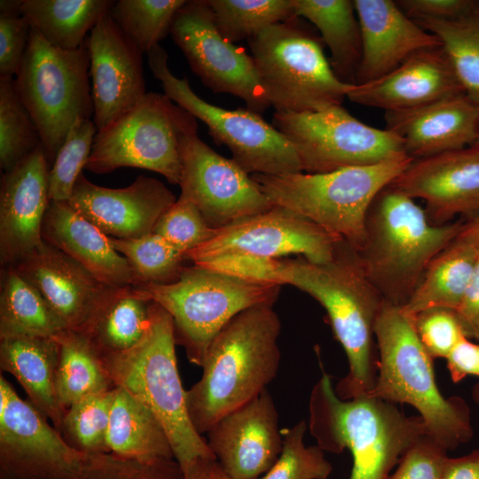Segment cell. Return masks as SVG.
<instances>
[{"label": "cell", "instance_id": "obj_36", "mask_svg": "<svg viewBox=\"0 0 479 479\" xmlns=\"http://www.w3.org/2000/svg\"><path fill=\"white\" fill-rule=\"evenodd\" d=\"M436 35L450 61L465 96L479 106V4L452 20L416 19Z\"/></svg>", "mask_w": 479, "mask_h": 479}, {"label": "cell", "instance_id": "obj_57", "mask_svg": "<svg viewBox=\"0 0 479 479\" xmlns=\"http://www.w3.org/2000/svg\"><path fill=\"white\" fill-rule=\"evenodd\" d=\"M470 147L479 153V129H478L477 137L475 143Z\"/></svg>", "mask_w": 479, "mask_h": 479}, {"label": "cell", "instance_id": "obj_48", "mask_svg": "<svg viewBox=\"0 0 479 479\" xmlns=\"http://www.w3.org/2000/svg\"><path fill=\"white\" fill-rule=\"evenodd\" d=\"M31 26L22 15L0 14V77H13L23 62Z\"/></svg>", "mask_w": 479, "mask_h": 479}, {"label": "cell", "instance_id": "obj_51", "mask_svg": "<svg viewBox=\"0 0 479 479\" xmlns=\"http://www.w3.org/2000/svg\"><path fill=\"white\" fill-rule=\"evenodd\" d=\"M446 359L453 382L457 383L467 376L479 377V343L466 338L455 347Z\"/></svg>", "mask_w": 479, "mask_h": 479}, {"label": "cell", "instance_id": "obj_16", "mask_svg": "<svg viewBox=\"0 0 479 479\" xmlns=\"http://www.w3.org/2000/svg\"><path fill=\"white\" fill-rule=\"evenodd\" d=\"M343 241L297 213L274 206L217 230L212 239L187 253L185 260L195 263L231 255L265 258L301 255L311 263H325L334 259Z\"/></svg>", "mask_w": 479, "mask_h": 479}, {"label": "cell", "instance_id": "obj_26", "mask_svg": "<svg viewBox=\"0 0 479 479\" xmlns=\"http://www.w3.org/2000/svg\"><path fill=\"white\" fill-rule=\"evenodd\" d=\"M362 37V58L355 83L378 79L412 54L441 45L438 38L392 0H354Z\"/></svg>", "mask_w": 479, "mask_h": 479}, {"label": "cell", "instance_id": "obj_6", "mask_svg": "<svg viewBox=\"0 0 479 479\" xmlns=\"http://www.w3.org/2000/svg\"><path fill=\"white\" fill-rule=\"evenodd\" d=\"M150 315L149 328L135 346L121 352L98 353L114 387L127 390L158 418L185 473L197 459L216 457L188 413L186 390L176 357L173 319L153 301Z\"/></svg>", "mask_w": 479, "mask_h": 479}, {"label": "cell", "instance_id": "obj_29", "mask_svg": "<svg viewBox=\"0 0 479 479\" xmlns=\"http://www.w3.org/2000/svg\"><path fill=\"white\" fill-rule=\"evenodd\" d=\"M109 453L144 462L175 459L161 423L143 402L114 387L107 430Z\"/></svg>", "mask_w": 479, "mask_h": 479}, {"label": "cell", "instance_id": "obj_12", "mask_svg": "<svg viewBox=\"0 0 479 479\" xmlns=\"http://www.w3.org/2000/svg\"><path fill=\"white\" fill-rule=\"evenodd\" d=\"M153 76L163 94L203 122L214 140L224 145L247 173L279 175L302 172L299 157L289 141L259 113L250 109H225L200 98L186 78H178L169 68L168 53L159 45L147 53Z\"/></svg>", "mask_w": 479, "mask_h": 479}, {"label": "cell", "instance_id": "obj_54", "mask_svg": "<svg viewBox=\"0 0 479 479\" xmlns=\"http://www.w3.org/2000/svg\"><path fill=\"white\" fill-rule=\"evenodd\" d=\"M454 241L467 245L479 251V214L463 223Z\"/></svg>", "mask_w": 479, "mask_h": 479}, {"label": "cell", "instance_id": "obj_58", "mask_svg": "<svg viewBox=\"0 0 479 479\" xmlns=\"http://www.w3.org/2000/svg\"><path fill=\"white\" fill-rule=\"evenodd\" d=\"M478 4H479V2H478Z\"/></svg>", "mask_w": 479, "mask_h": 479}, {"label": "cell", "instance_id": "obj_4", "mask_svg": "<svg viewBox=\"0 0 479 479\" xmlns=\"http://www.w3.org/2000/svg\"><path fill=\"white\" fill-rule=\"evenodd\" d=\"M463 223L434 224L413 198L389 185L372 203L364 243L355 251L384 302L403 306L431 262L454 241Z\"/></svg>", "mask_w": 479, "mask_h": 479}, {"label": "cell", "instance_id": "obj_40", "mask_svg": "<svg viewBox=\"0 0 479 479\" xmlns=\"http://www.w3.org/2000/svg\"><path fill=\"white\" fill-rule=\"evenodd\" d=\"M38 130L22 104L13 77H0V165L10 170L41 145Z\"/></svg>", "mask_w": 479, "mask_h": 479}, {"label": "cell", "instance_id": "obj_47", "mask_svg": "<svg viewBox=\"0 0 479 479\" xmlns=\"http://www.w3.org/2000/svg\"><path fill=\"white\" fill-rule=\"evenodd\" d=\"M447 450L426 436L402 457L389 479H442Z\"/></svg>", "mask_w": 479, "mask_h": 479}, {"label": "cell", "instance_id": "obj_24", "mask_svg": "<svg viewBox=\"0 0 479 479\" xmlns=\"http://www.w3.org/2000/svg\"><path fill=\"white\" fill-rule=\"evenodd\" d=\"M464 94L442 45L420 51L387 75L354 83L347 98L384 112L404 111Z\"/></svg>", "mask_w": 479, "mask_h": 479}, {"label": "cell", "instance_id": "obj_14", "mask_svg": "<svg viewBox=\"0 0 479 479\" xmlns=\"http://www.w3.org/2000/svg\"><path fill=\"white\" fill-rule=\"evenodd\" d=\"M88 456L0 376V479H75Z\"/></svg>", "mask_w": 479, "mask_h": 479}, {"label": "cell", "instance_id": "obj_8", "mask_svg": "<svg viewBox=\"0 0 479 479\" xmlns=\"http://www.w3.org/2000/svg\"><path fill=\"white\" fill-rule=\"evenodd\" d=\"M171 316L176 343L188 360L200 366L216 334L239 313L273 304L280 286L258 283L193 264L179 279L165 285L137 286Z\"/></svg>", "mask_w": 479, "mask_h": 479}, {"label": "cell", "instance_id": "obj_18", "mask_svg": "<svg viewBox=\"0 0 479 479\" xmlns=\"http://www.w3.org/2000/svg\"><path fill=\"white\" fill-rule=\"evenodd\" d=\"M86 43L93 122L98 131L130 110L147 93L143 52L124 35L110 12L94 26Z\"/></svg>", "mask_w": 479, "mask_h": 479}, {"label": "cell", "instance_id": "obj_25", "mask_svg": "<svg viewBox=\"0 0 479 479\" xmlns=\"http://www.w3.org/2000/svg\"><path fill=\"white\" fill-rule=\"evenodd\" d=\"M386 130L403 142L412 160L470 147L479 129V106L465 94L404 110L385 112Z\"/></svg>", "mask_w": 479, "mask_h": 479}, {"label": "cell", "instance_id": "obj_23", "mask_svg": "<svg viewBox=\"0 0 479 479\" xmlns=\"http://www.w3.org/2000/svg\"><path fill=\"white\" fill-rule=\"evenodd\" d=\"M50 165L39 145L1 177L0 262L11 266L42 242L43 219L51 202Z\"/></svg>", "mask_w": 479, "mask_h": 479}, {"label": "cell", "instance_id": "obj_38", "mask_svg": "<svg viewBox=\"0 0 479 479\" xmlns=\"http://www.w3.org/2000/svg\"><path fill=\"white\" fill-rule=\"evenodd\" d=\"M186 0H118L110 15L124 35L147 53L170 34L174 18Z\"/></svg>", "mask_w": 479, "mask_h": 479}, {"label": "cell", "instance_id": "obj_5", "mask_svg": "<svg viewBox=\"0 0 479 479\" xmlns=\"http://www.w3.org/2000/svg\"><path fill=\"white\" fill-rule=\"evenodd\" d=\"M374 337L378 373L369 395L414 407L428 436L447 451L469 441L474 434L469 407L463 398L444 397L439 391L433 358L416 333L412 316L402 306L384 302Z\"/></svg>", "mask_w": 479, "mask_h": 479}, {"label": "cell", "instance_id": "obj_44", "mask_svg": "<svg viewBox=\"0 0 479 479\" xmlns=\"http://www.w3.org/2000/svg\"><path fill=\"white\" fill-rule=\"evenodd\" d=\"M75 479H185L175 459L144 462L113 453L89 455Z\"/></svg>", "mask_w": 479, "mask_h": 479}, {"label": "cell", "instance_id": "obj_55", "mask_svg": "<svg viewBox=\"0 0 479 479\" xmlns=\"http://www.w3.org/2000/svg\"><path fill=\"white\" fill-rule=\"evenodd\" d=\"M23 0H1L0 14L4 15H22L21 8Z\"/></svg>", "mask_w": 479, "mask_h": 479}, {"label": "cell", "instance_id": "obj_52", "mask_svg": "<svg viewBox=\"0 0 479 479\" xmlns=\"http://www.w3.org/2000/svg\"><path fill=\"white\" fill-rule=\"evenodd\" d=\"M442 479H479V450L458 458L448 457Z\"/></svg>", "mask_w": 479, "mask_h": 479}, {"label": "cell", "instance_id": "obj_32", "mask_svg": "<svg viewBox=\"0 0 479 479\" xmlns=\"http://www.w3.org/2000/svg\"><path fill=\"white\" fill-rule=\"evenodd\" d=\"M112 0H23L21 14L52 46L75 51L86 34L108 14Z\"/></svg>", "mask_w": 479, "mask_h": 479}, {"label": "cell", "instance_id": "obj_39", "mask_svg": "<svg viewBox=\"0 0 479 479\" xmlns=\"http://www.w3.org/2000/svg\"><path fill=\"white\" fill-rule=\"evenodd\" d=\"M110 240L132 267L137 286L175 282L185 268V254L155 232L130 240L110 237Z\"/></svg>", "mask_w": 479, "mask_h": 479}, {"label": "cell", "instance_id": "obj_37", "mask_svg": "<svg viewBox=\"0 0 479 479\" xmlns=\"http://www.w3.org/2000/svg\"><path fill=\"white\" fill-rule=\"evenodd\" d=\"M216 25L229 42L249 40L263 29L294 18L293 0H207Z\"/></svg>", "mask_w": 479, "mask_h": 479}, {"label": "cell", "instance_id": "obj_17", "mask_svg": "<svg viewBox=\"0 0 479 479\" xmlns=\"http://www.w3.org/2000/svg\"><path fill=\"white\" fill-rule=\"evenodd\" d=\"M181 161L179 197L192 201L214 229H223L275 206L251 175L234 160L214 151L197 132L185 137Z\"/></svg>", "mask_w": 479, "mask_h": 479}, {"label": "cell", "instance_id": "obj_35", "mask_svg": "<svg viewBox=\"0 0 479 479\" xmlns=\"http://www.w3.org/2000/svg\"><path fill=\"white\" fill-rule=\"evenodd\" d=\"M54 338L59 344L56 391L65 412L85 397L114 388L98 349L85 334L64 330Z\"/></svg>", "mask_w": 479, "mask_h": 479}, {"label": "cell", "instance_id": "obj_50", "mask_svg": "<svg viewBox=\"0 0 479 479\" xmlns=\"http://www.w3.org/2000/svg\"><path fill=\"white\" fill-rule=\"evenodd\" d=\"M465 336L479 341V255L469 283L455 310Z\"/></svg>", "mask_w": 479, "mask_h": 479}, {"label": "cell", "instance_id": "obj_2", "mask_svg": "<svg viewBox=\"0 0 479 479\" xmlns=\"http://www.w3.org/2000/svg\"><path fill=\"white\" fill-rule=\"evenodd\" d=\"M280 331L273 304H261L236 315L213 339L201 377L186 390L188 413L200 435L267 389L279 366Z\"/></svg>", "mask_w": 479, "mask_h": 479}, {"label": "cell", "instance_id": "obj_31", "mask_svg": "<svg viewBox=\"0 0 479 479\" xmlns=\"http://www.w3.org/2000/svg\"><path fill=\"white\" fill-rule=\"evenodd\" d=\"M151 302L137 286L114 287L83 334L98 352L127 350L148 330Z\"/></svg>", "mask_w": 479, "mask_h": 479}, {"label": "cell", "instance_id": "obj_28", "mask_svg": "<svg viewBox=\"0 0 479 479\" xmlns=\"http://www.w3.org/2000/svg\"><path fill=\"white\" fill-rule=\"evenodd\" d=\"M59 344L54 337L0 339V367L21 385L28 401L60 432L65 410L56 391Z\"/></svg>", "mask_w": 479, "mask_h": 479}, {"label": "cell", "instance_id": "obj_49", "mask_svg": "<svg viewBox=\"0 0 479 479\" xmlns=\"http://www.w3.org/2000/svg\"><path fill=\"white\" fill-rule=\"evenodd\" d=\"M398 6L410 18L452 20L472 10L477 2L470 0H398Z\"/></svg>", "mask_w": 479, "mask_h": 479}, {"label": "cell", "instance_id": "obj_1", "mask_svg": "<svg viewBox=\"0 0 479 479\" xmlns=\"http://www.w3.org/2000/svg\"><path fill=\"white\" fill-rule=\"evenodd\" d=\"M267 283L291 285L323 306L349 362L347 375L334 389L336 395L343 400L369 395L378 373L374 326L385 302L366 277L354 248L344 240L334 259L325 263L304 257L273 258Z\"/></svg>", "mask_w": 479, "mask_h": 479}, {"label": "cell", "instance_id": "obj_43", "mask_svg": "<svg viewBox=\"0 0 479 479\" xmlns=\"http://www.w3.org/2000/svg\"><path fill=\"white\" fill-rule=\"evenodd\" d=\"M305 420L281 430L283 446L273 466L256 479H327L333 467L318 445L306 446Z\"/></svg>", "mask_w": 479, "mask_h": 479}, {"label": "cell", "instance_id": "obj_11", "mask_svg": "<svg viewBox=\"0 0 479 479\" xmlns=\"http://www.w3.org/2000/svg\"><path fill=\"white\" fill-rule=\"evenodd\" d=\"M197 129L196 119L166 95L147 92L97 132L85 169L106 174L122 167L144 169L179 185L183 143Z\"/></svg>", "mask_w": 479, "mask_h": 479}, {"label": "cell", "instance_id": "obj_19", "mask_svg": "<svg viewBox=\"0 0 479 479\" xmlns=\"http://www.w3.org/2000/svg\"><path fill=\"white\" fill-rule=\"evenodd\" d=\"M206 436L216 461L232 479L263 475L283 446L277 408L267 389L220 419Z\"/></svg>", "mask_w": 479, "mask_h": 479}, {"label": "cell", "instance_id": "obj_46", "mask_svg": "<svg viewBox=\"0 0 479 479\" xmlns=\"http://www.w3.org/2000/svg\"><path fill=\"white\" fill-rule=\"evenodd\" d=\"M412 319L416 333L432 358H447L455 347L467 338L454 310L428 309L413 315Z\"/></svg>", "mask_w": 479, "mask_h": 479}, {"label": "cell", "instance_id": "obj_53", "mask_svg": "<svg viewBox=\"0 0 479 479\" xmlns=\"http://www.w3.org/2000/svg\"><path fill=\"white\" fill-rule=\"evenodd\" d=\"M185 479H232L216 459H199L184 473Z\"/></svg>", "mask_w": 479, "mask_h": 479}, {"label": "cell", "instance_id": "obj_13", "mask_svg": "<svg viewBox=\"0 0 479 479\" xmlns=\"http://www.w3.org/2000/svg\"><path fill=\"white\" fill-rule=\"evenodd\" d=\"M272 125L292 145L305 173L408 157L396 134L358 121L342 105L314 112L275 111Z\"/></svg>", "mask_w": 479, "mask_h": 479}, {"label": "cell", "instance_id": "obj_56", "mask_svg": "<svg viewBox=\"0 0 479 479\" xmlns=\"http://www.w3.org/2000/svg\"><path fill=\"white\" fill-rule=\"evenodd\" d=\"M472 398L477 404H479V381L473 387Z\"/></svg>", "mask_w": 479, "mask_h": 479}, {"label": "cell", "instance_id": "obj_27", "mask_svg": "<svg viewBox=\"0 0 479 479\" xmlns=\"http://www.w3.org/2000/svg\"><path fill=\"white\" fill-rule=\"evenodd\" d=\"M42 237L101 282L114 287L137 285L132 267L113 247L110 237L80 215L68 201L51 200Z\"/></svg>", "mask_w": 479, "mask_h": 479}, {"label": "cell", "instance_id": "obj_10", "mask_svg": "<svg viewBox=\"0 0 479 479\" xmlns=\"http://www.w3.org/2000/svg\"><path fill=\"white\" fill-rule=\"evenodd\" d=\"M89 75L86 40L77 50L65 51L31 27L15 87L38 130L50 167L75 121L93 114Z\"/></svg>", "mask_w": 479, "mask_h": 479}, {"label": "cell", "instance_id": "obj_42", "mask_svg": "<svg viewBox=\"0 0 479 479\" xmlns=\"http://www.w3.org/2000/svg\"><path fill=\"white\" fill-rule=\"evenodd\" d=\"M97 132L93 120L79 118L75 121L49 170L51 200H70L90 158Z\"/></svg>", "mask_w": 479, "mask_h": 479}, {"label": "cell", "instance_id": "obj_30", "mask_svg": "<svg viewBox=\"0 0 479 479\" xmlns=\"http://www.w3.org/2000/svg\"><path fill=\"white\" fill-rule=\"evenodd\" d=\"M293 5L295 17L308 20L320 32L337 77L354 84L362 58V37L353 1L293 0Z\"/></svg>", "mask_w": 479, "mask_h": 479}, {"label": "cell", "instance_id": "obj_15", "mask_svg": "<svg viewBox=\"0 0 479 479\" xmlns=\"http://www.w3.org/2000/svg\"><path fill=\"white\" fill-rule=\"evenodd\" d=\"M170 35L206 87L241 98L256 113L271 106L251 55L221 35L207 0L186 1Z\"/></svg>", "mask_w": 479, "mask_h": 479}, {"label": "cell", "instance_id": "obj_9", "mask_svg": "<svg viewBox=\"0 0 479 479\" xmlns=\"http://www.w3.org/2000/svg\"><path fill=\"white\" fill-rule=\"evenodd\" d=\"M298 19L272 25L247 41L270 105L292 113L342 105L353 84L337 77L320 40Z\"/></svg>", "mask_w": 479, "mask_h": 479}, {"label": "cell", "instance_id": "obj_45", "mask_svg": "<svg viewBox=\"0 0 479 479\" xmlns=\"http://www.w3.org/2000/svg\"><path fill=\"white\" fill-rule=\"evenodd\" d=\"M216 231L208 225L192 201L178 197L160 217L153 232L161 236L185 255L212 239Z\"/></svg>", "mask_w": 479, "mask_h": 479}, {"label": "cell", "instance_id": "obj_34", "mask_svg": "<svg viewBox=\"0 0 479 479\" xmlns=\"http://www.w3.org/2000/svg\"><path fill=\"white\" fill-rule=\"evenodd\" d=\"M67 330L39 291L12 266L2 268L0 339L54 337Z\"/></svg>", "mask_w": 479, "mask_h": 479}, {"label": "cell", "instance_id": "obj_21", "mask_svg": "<svg viewBox=\"0 0 479 479\" xmlns=\"http://www.w3.org/2000/svg\"><path fill=\"white\" fill-rule=\"evenodd\" d=\"M426 202L434 224L479 214V153L467 147L412 160L390 184Z\"/></svg>", "mask_w": 479, "mask_h": 479}, {"label": "cell", "instance_id": "obj_33", "mask_svg": "<svg viewBox=\"0 0 479 479\" xmlns=\"http://www.w3.org/2000/svg\"><path fill=\"white\" fill-rule=\"evenodd\" d=\"M479 251L453 241L428 265L404 310L413 316L432 308L456 310L472 277Z\"/></svg>", "mask_w": 479, "mask_h": 479}, {"label": "cell", "instance_id": "obj_3", "mask_svg": "<svg viewBox=\"0 0 479 479\" xmlns=\"http://www.w3.org/2000/svg\"><path fill=\"white\" fill-rule=\"evenodd\" d=\"M309 410L317 445L351 453L349 479H389L404 453L428 436L420 416H407L396 404L370 395L340 398L325 372L311 390Z\"/></svg>", "mask_w": 479, "mask_h": 479}, {"label": "cell", "instance_id": "obj_7", "mask_svg": "<svg viewBox=\"0 0 479 479\" xmlns=\"http://www.w3.org/2000/svg\"><path fill=\"white\" fill-rule=\"evenodd\" d=\"M412 161L404 157L326 173L252 174L251 177L275 206L297 213L358 250L365 238L372 203Z\"/></svg>", "mask_w": 479, "mask_h": 479}, {"label": "cell", "instance_id": "obj_22", "mask_svg": "<svg viewBox=\"0 0 479 479\" xmlns=\"http://www.w3.org/2000/svg\"><path fill=\"white\" fill-rule=\"evenodd\" d=\"M11 266L39 291L67 330L82 334L114 288L44 240Z\"/></svg>", "mask_w": 479, "mask_h": 479}, {"label": "cell", "instance_id": "obj_20", "mask_svg": "<svg viewBox=\"0 0 479 479\" xmlns=\"http://www.w3.org/2000/svg\"><path fill=\"white\" fill-rule=\"evenodd\" d=\"M160 180L139 176L129 186L108 188L79 176L68 203L109 237L130 240L153 232L160 217L176 201Z\"/></svg>", "mask_w": 479, "mask_h": 479}, {"label": "cell", "instance_id": "obj_41", "mask_svg": "<svg viewBox=\"0 0 479 479\" xmlns=\"http://www.w3.org/2000/svg\"><path fill=\"white\" fill-rule=\"evenodd\" d=\"M114 389L85 397L66 410L60 433L71 447L86 455L109 452L106 438Z\"/></svg>", "mask_w": 479, "mask_h": 479}]
</instances>
